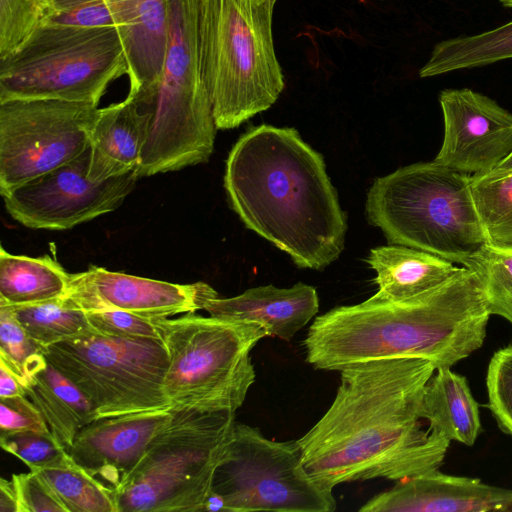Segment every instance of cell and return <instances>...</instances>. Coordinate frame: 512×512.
<instances>
[{
  "mask_svg": "<svg viewBox=\"0 0 512 512\" xmlns=\"http://www.w3.org/2000/svg\"><path fill=\"white\" fill-rule=\"evenodd\" d=\"M436 366L422 358L355 363L340 370L335 398L297 441L307 472L322 486L400 479L440 469L450 442L423 418Z\"/></svg>",
  "mask_w": 512,
  "mask_h": 512,
  "instance_id": "1",
  "label": "cell"
},
{
  "mask_svg": "<svg viewBox=\"0 0 512 512\" xmlns=\"http://www.w3.org/2000/svg\"><path fill=\"white\" fill-rule=\"evenodd\" d=\"M224 186L245 226L298 267L322 270L343 251L346 216L323 157L294 128L249 129L228 155Z\"/></svg>",
  "mask_w": 512,
  "mask_h": 512,
  "instance_id": "2",
  "label": "cell"
},
{
  "mask_svg": "<svg viewBox=\"0 0 512 512\" xmlns=\"http://www.w3.org/2000/svg\"><path fill=\"white\" fill-rule=\"evenodd\" d=\"M490 317L476 272L461 266L411 299L391 301L374 294L329 310L315 318L303 346L306 361L319 370L404 357L451 368L482 347Z\"/></svg>",
  "mask_w": 512,
  "mask_h": 512,
  "instance_id": "3",
  "label": "cell"
},
{
  "mask_svg": "<svg viewBox=\"0 0 512 512\" xmlns=\"http://www.w3.org/2000/svg\"><path fill=\"white\" fill-rule=\"evenodd\" d=\"M276 0H198L199 53L217 129L270 108L284 88L272 17Z\"/></svg>",
  "mask_w": 512,
  "mask_h": 512,
  "instance_id": "4",
  "label": "cell"
},
{
  "mask_svg": "<svg viewBox=\"0 0 512 512\" xmlns=\"http://www.w3.org/2000/svg\"><path fill=\"white\" fill-rule=\"evenodd\" d=\"M469 182L434 160L401 167L373 182L367 219L390 244L463 265L487 245Z\"/></svg>",
  "mask_w": 512,
  "mask_h": 512,
  "instance_id": "5",
  "label": "cell"
},
{
  "mask_svg": "<svg viewBox=\"0 0 512 512\" xmlns=\"http://www.w3.org/2000/svg\"><path fill=\"white\" fill-rule=\"evenodd\" d=\"M138 176L178 171L209 160L216 125L203 78L198 0H170V34L151 102Z\"/></svg>",
  "mask_w": 512,
  "mask_h": 512,
  "instance_id": "6",
  "label": "cell"
},
{
  "mask_svg": "<svg viewBox=\"0 0 512 512\" xmlns=\"http://www.w3.org/2000/svg\"><path fill=\"white\" fill-rule=\"evenodd\" d=\"M155 320L167 350L163 391L171 409L235 413L255 381L251 351L266 330L195 312Z\"/></svg>",
  "mask_w": 512,
  "mask_h": 512,
  "instance_id": "7",
  "label": "cell"
},
{
  "mask_svg": "<svg viewBox=\"0 0 512 512\" xmlns=\"http://www.w3.org/2000/svg\"><path fill=\"white\" fill-rule=\"evenodd\" d=\"M127 71L116 27L44 23L0 59V102L58 99L98 106L108 86Z\"/></svg>",
  "mask_w": 512,
  "mask_h": 512,
  "instance_id": "8",
  "label": "cell"
},
{
  "mask_svg": "<svg viewBox=\"0 0 512 512\" xmlns=\"http://www.w3.org/2000/svg\"><path fill=\"white\" fill-rule=\"evenodd\" d=\"M233 412L172 409L121 488L118 512H202L235 426Z\"/></svg>",
  "mask_w": 512,
  "mask_h": 512,
  "instance_id": "9",
  "label": "cell"
},
{
  "mask_svg": "<svg viewBox=\"0 0 512 512\" xmlns=\"http://www.w3.org/2000/svg\"><path fill=\"white\" fill-rule=\"evenodd\" d=\"M47 361L91 402L97 419L171 409L163 391L164 342L92 333L44 349Z\"/></svg>",
  "mask_w": 512,
  "mask_h": 512,
  "instance_id": "10",
  "label": "cell"
},
{
  "mask_svg": "<svg viewBox=\"0 0 512 512\" xmlns=\"http://www.w3.org/2000/svg\"><path fill=\"white\" fill-rule=\"evenodd\" d=\"M223 512H333V490L306 470L297 440L276 441L236 422L212 490Z\"/></svg>",
  "mask_w": 512,
  "mask_h": 512,
  "instance_id": "11",
  "label": "cell"
},
{
  "mask_svg": "<svg viewBox=\"0 0 512 512\" xmlns=\"http://www.w3.org/2000/svg\"><path fill=\"white\" fill-rule=\"evenodd\" d=\"M98 110L58 99L0 102L1 196L81 155Z\"/></svg>",
  "mask_w": 512,
  "mask_h": 512,
  "instance_id": "12",
  "label": "cell"
},
{
  "mask_svg": "<svg viewBox=\"0 0 512 512\" xmlns=\"http://www.w3.org/2000/svg\"><path fill=\"white\" fill-rule=\"evenodd\" d=\"M90 149L2 195L12 218L33 229L67 230L116 210L131 193L136 171L94 181L89 176Z\"/></svg>",
  "mask_w": 512,
  "mask_h": 512,
  "instance_id": "13",
  "label": "cell"
},
{
  "mask_svg": "<svg viewBox=\"0 0 512 512\" xmlns=\"http://www.w3.org/2000/svg\"><path fill=\"white\" fill-rule=\"evenodd\" d=\"M444 135L434 161L467 175L495 170L512 154V113L469 88L439 95Z\"/></svg>",
  "mask_w": 512,
  "mask_h": 512,
  "instance_id": "14",
  "label": "cell"
},
{
  "mask_svg": "<svg viewBox=\"0 0 512 512\" xmlns=\"http://www.w3.org/2000/svg\"><path fill=\"white\" fill-rule=\"evenodd\" d=\"M65 296L84 310L118 309L159 319L203 310L218 294L204 282L176 284L92 266L71 274Z\"/></svg>",
  "mask_w": 512,
  "mask_h": 512,
  "instance_id": "15",
  "label": "cell"
},
{
  "mask_svg": "<svg viewBox=\"0 0 512 512\" xmlns=\"http://www.w3.org/2000/svg\"><path fill=\"white\" fill-rule=\"evenodd\" d=\"M172 409L96 419L76 435L69 454L114 491L127 481Z\"/></svg>",
  "mask_w": 512,
  "mask_h": 512,
  "instance_id": "16",
  "label": "cell"
},
{
  "mask_svg": "<svg viewBox=\"0 0 512 512\" xmlns=\"http://www.w3.org/2000/svg\"><path fill=\"white\" fill-rule=\"evenodd\" d=\"M360 512L512 511V488L478 478L431 470L396 481L365 504Z\"/></svg>",
  "mask_w": 512,
  "mask_h": 512,
  "instance_id": "17",
  "label": "cell"
},
{
  "mask_svg": "<svg viewBox=\"0 0 512 512\" xmlns=\"http://www.w3.org/2000/svg\"><path fill=\"white\" fill-rule=\"evenodd\" d=\"M203 310L217 318L258 323L268 336L290 341L315 317L319 299L316 289L302 282L290 288L266 285L231 298H212Z\"/></svg>",
  "mask_w": 512,
  "mask_h": 512,
  "instance_id": "18",
  "label": "cell"
},
{
  "mask_svg": "<svg viewBox=\"0 0 512 512\" xmlns=\"http://www.w3.org/2000/svg\"><path fill=\"white\" fill-rule=\"evenodd\" d=\"M149 114L128 93L118 103L99 108L89 135V176L106 181L136 171L146 140Z\"/></svg>",
  "mask_w": 512,
  "mask_h": 512,
  "instance_id": "19",
  "label": "cell"
},
{
  "mask_svg": "<svg viewBox=\"0 0 512 512\" xmlns=\"http://www.w3.org/2000/svg\"><path fill=\"white\" fill-rule=\"evenodd\" d=\"M366 261L376 272V294L391 301L423 294L461 267L434 254L395 244L373 248Z\"/></svg>",
  "mask_w": 512,
  "mask_h": 512,
  "instance_id": "20",
  "label": "cell"
},
{
  "mask_svg": "<svg viewBox=\"0 0 512 512\" xmlns=\"http://www.w3.org/2000/svg\"><path fill=\"white\" fill-rule=\"evenodd\" d=\"M428 428L449 441L472 446L481 431L479 405L468 381L449 367L437 368L423 398Z\"/></svg>",
  "mask_w": 512,
  "mask_h": 512,
  "instance_id": "21",
  "label": "cell"
},
{
  "mask_svg": "<svg viewBox=\"0 0 512 512\" xmlns=\"http://www.w3.org/2000/svg\"><path fill=\"white\" fill-rule=\"evenodd\" d=\"M27 397L43 415L54 438L68 452L78 432L97 419L88 398L49 362L27 389Z\"/></svg>",
  "mask_w": 512,
  "mask_h": 512,
  "instance_id": "22",
  "label": "cell"
},
{
  "mask_svg": "<svg viewBox=\"0 0 512 512\" xmlns=\"http://www.w3.org/2000/svg\"><path fill=\"white\" fill-rule=\"evenodd\" d=\"M71 274L48 255H13L0 249V304L19 306L64 297Z\"/></svg>",
  "mask_w": 512,
  "mask_h": 512,
  "instance_id": "23",
  "label": "cell"
},
{
  "mask_svg": "<svg viewBox=\"0 0 512 512\" xmlns=\"http://www.w3.org/2000/svg\"><path fill=\"white\" fill-rule=\"evenodd\" d=\"M512 58V21L480 34L436 44L419 71L422 78Z\"/></svg>",
  "mask_w": 512,
  "mask_h": 512,
  "instance_id": "24",
  "label": "cell"
},
{
  "mask_svg": "<svg viewBox=\"0 0 512 512\" xmlns=\"http://www.w3.org/2000/svg\"><path fill=\"white\" fill-rule=\"evenodd\" d=\"M10 307L28 335L44 349L95 333L86 311L66 296Z\"/></svg>",
  "mask_w": 512,
  "mask_h": 512,
  "instance_id": "25",
  "label": "cell"
},
{
  "mask_svg": "<svg viewBox=\"0 0 512 512\" xmlns=\"http://www.w3.org/2000/svg\"><path fill=\"white\" fill-rule=\"evenodd\" d=\"M150 0H48L45 23L81 27L114 26L122 40L133 35ZM43 25V24H42Z\"/></svg>",
  "mask_w": 512,
  "mask_h": 512,
  "instance_id": "26",
  "label": "cell"
},
{
  "mask_svg": "<svg viewBox=\"0 0 512 512\" xmlns=\"http://www.w3.org/2000/svg\"><path fill=\"white\" fill-rule=\"evenodd\" d=\"M469 183L487 245L512 248V168L470 175Z\"/></svg>",
  "mask_w": 512,
  "mask_h": 512,
  "instance_id": "27",
  "label": "cell"
},
{
  "mask_svg": "<svg viewBox=\"0 0 512 512\" xmlns=\"http://www.w3.org/2000/svg\"><path fill=\"white\" fill-rule=\"evenodd\" d=\"M32 470L48 483L67 512H118L115 491L79 466L72 457L56 465Z\"/></svg>",
  "mask_w": 512,
  "mask_h": 512,
  "instance_id": "28",
  "label": "cell"
},
{
  "mask_svg": "<svg viewBox=\"0 0 512 512\" xmlns=\"http://www.w3.org/2000/svg\"><path fill=\"white\" fill-rule=\"evenodd\" d=\"M462 266L476 272L490 314L512 324V248L485 245Z\"/></svg>",
  "mask_w": 512,
  "mask_h": 512,
  "instance_id": "29",
  "label": "cell"
},
{
  "mask_svg": "<svg viewBox=\"0 0 512 512\" xmlns=\"http://www.w3.org/2000/svg\"><path fill=\"white\" fill-rule=\"evenodd\" d=\"M0 361L29 388L47 366L44 348L35 342L9 305L0 304Z\"/></svg>",
  "mask_w": 512,
  "mask_h": 512,
  "instance_id": "30",
  "label": "cell"
},
{
  "mask_svg": "<svg viewBox=\"0 0 512 512\" xmlns=\"http://www.w3.org/2000/svg\"><path fill=\"white\" fill-rule=\"evenodd\" d=\"M49 12L48 0H0V59L44 24Z\"/></svg>",
  "mask_w": 512,
  "mask_h": 512,
  "instance_id": "31",
  "label": "cell"
},
{
  "mask_svg": "<svg viewBox=\"0 0 512 512\" xmlns=\"http://www.w3.org/2000/svg\"><path fill=\"white\" fill-rule=\"evenodd\" d=\"M0 445L3 450L22 460L30 470L56 465L71 457L51 432H1Z\"/></svg>",
  "mask_w": 512,
  "mask_h": 512,
  "instance_id": "32",
  "label": "cell"
},
{
  "mask_svg": "<svg viewBox=\"0 0 512 512\" xmlns=\"http://www.w3.org/2000/svg\"><path fill=\"white\" fill-rule=\"evenodd\" d=\"M488 407L499 428L512 436V343L497 350L486 374Z\"/></svg>",
  "mask_w": 512,
  "mask_h": 512,
  "instance_id": "33",
  "label": "cell"
},
{
  "mask_svg": "<svg viewBox=\"0 0 512 512\" xmlns=\"http://www.w3.org/2000/svg\"><path fill=\"white\" fill-rule=\"evenodd\" d=\"M85 311L96 334L117 338L163 341L155 319L118 309L99 308Z\"/></svg>",
  "mask_w": 512,
  "mask_h": 512,
  "instance_id": "34",
  "label": "cell"
},
{
  "mask_svg": "<svg viewBox=\"0 0 512 512\" xmlns=\"http://www.w3.org/2000/svg\"><path fill=\"white\" fill-rule=\"evenodd\" d=\"M18 512H67L48 483L36 472L13 474Z\"/></svg>",
  "mask_w": 512,
  "mask_h": 512,
  "instance_id": "35",
  "label": "cell"
},
{
  "mask_svg": "<svg viewBox=\"0 0 512 512\" xmlns=\"http://www.w3.org/2000/svg\"><path fill=\"white\" fill-rule=\"evenodd\" d=\"M51 432L43 415L27 396L0 398V431Z\"/></svg>",
  "mask_w": 512,
  "mask_h": 512,
  "instance_id": "36",
  "label": "cell"
},
{
  "mask_svg": "<svg viewBox=\"0 0 512 512\" xmlns=\"http://www.w3.org/2000/svg\"><path fill=\"white\" fill-rule=\"evenodd\" d=\"M27 389L18 376L0 361V398L27 396Z\"/></svg>",
  "mask_w": 512,
  "mask_h": 512,
  "instance_id": "37",
  "label": "cell"
},
{
  "mask_svg": "<svg viewBox=\"0 0 512 512\" xmlns=\"http://www.w3.org/2000/svg\"><path fill=\"white\" fill-rule=\"evenodd\" d=\"M0 512H18L16 490L12 480L0 479Z\"/></svg>",
  "mask_w": 512,
  "mask_h": 512,
  "instance_id": "38",
  "label": "cell"
},
{
  "mask_svg": "<svg viewBox=\"0 0 512 512\" xmlns=\"http://www.w3.org/2000/svg\"><path fill=\"white\" fill-rule=\"evenodd\" d=\"M501 3L507 7H512V0H500Z\"/></svg>",
  "mask_w": 512,
  "mask_h": 512,
  "instance_id": "39",
  "label": "cell"
}]
</instances>
